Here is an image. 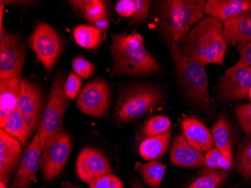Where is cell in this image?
<instances>
[{
	"label": "cell",
	"instance_id": "cell-36",
	"mask_svg": "<svg viewBox=\"0 0 251 188\" xmlns=\"http://www.w3.org/2000/svg\"><path fill=\"white\" fill-rule=\"evenodd\" d=\"M238 53L240 54V60L243 61L251 69V41L237 46Z\"/></svg>",
	"mask_w": 251,
	"mask_h": 188
},
{
	"label": "cell",
	"instance_id": "cell-15",
	"mask_svg": "<svg viewBox=\"0 0 251 188\" xmlns=\"http://www.w3.org/2000/svg\"><path fill=\"white\" fill-rule=\"evenodd\" d=\"M22 145L3 130H0V181L7 185L13 178L22 157Z\"/></svg>",
	"mask_w": 251,
	"mask_h": 188
},
{
	"label": "cell",
	"instance_id": "cell-17",
	"mask_svg": "<svg viewBox=\"0 0 251 188\" xmlns=\"http://www.w3.org/2000/svg\"><path fill=\"white\" fill-rule=\"evenodd\" d=\"M181 130L189 144L200 152L207 153L214 147L211 131L195 117L184 118L181 122Z\"/></svg>",
	"mask_w": 251,
	"mask_h": 188
},
{
	"label": "cell",
	"instance_id": "cell-33",
	"mask_svg": "<svg viewBox=\"0 0 251 188\" xmlns=\"http://www.w3.org/2000/svg\"><path fill=\"white\" fill-rule=\"evenodd\" d=\"M73 68L75 74L84 79H90L96 70L95 65L82 56H76L73 59Z\"/></svg>",
	"mask_w": 251,
	"mask_h": 188
},
{
	"label": "cell",
	"instance_id": "cell-31",
	"mask_svg": "<svg viewBox=\"0 0 251 188\" xmlns=\"http://www.w3.org/2000/svg\"><path fill=\"white\" fill-rule=\"evenodd\" d=\"M204 166L210 169L227 171L232 167V161L218 148H213L204 155Z\"/></svg>",
	"mask_w": 251,
	"mask_h": 188
},
{
	"label": "cell",
	"instance_id": "cell-4",
	"mask_svg": "<svg viewBox=\"0 0 251 188\" xmlns=\"http://www.w3.org/2000/svg\"><path fill=\"white\" fill-rule=\"evenodd\" d=\"M166 95L161 87L150 84H136L124 89L119 97L115 121L128 124L140 119L163 106Z\"/></svg>",
	"mask_w": 251,
	"mask_h": 188
},
{
	"label": "cell",
	"instance_id": "cell-14",
	"mask_svg": "<svg viewBox=\"0 0 251 188\" xmlns=\"http://www.w3.org/2000/svg\"><path fill=\"white\" fill-rule=\"evenodd\" d=\"M76 172L83 182L89 185L102 175L111 174L112 169L108 158L101 151L85 148L77 157Z\"/></svg>",
	"mask_w": 251,
	"mask_h": 188
},
{
	"label": "cell",
	"instance_id": "cell-12",
	"mask_svg": "<svg viewBox=\"0 0 251 188\" xmlns=\"http://www.w3.org/2000/svg\"><path fill=\"white\" fill-rule=\"evenodd\" d=\"M22 114L32 134L40 124L43 112V97L40 88L30 81L23 79L17 109Z\"/></svg>",
	"mask_w": 251,
	"mask_h": 188
},
{
	"label": "cell",
	"instance_id": "cell-27",
	"mask_svg": "<svg viewBox=\"0 0 251 188\" xmlns=\"http://www.w3.org/2000/svg\"><path fill=\"white\" fill-rule=\"evenodd\" d=\"M103 32L95 27L80 25L75 28V40L84 49H95L102 42Z\"/></svg>",
	"mask_w": 251,
	"mask_h": 188
},
{
	"label": "cell",
	"instance_id": "cell-40",
	"mask_svg": "<svg viewBox=\"0 0 251 188\" xmlns=\"http://www.w3.org/2000/svg\"><path fill=\"white\" fill-rule=\"evenodd\" d=\"M248 97L249 101L251 102V87L250 88L249 92H248Z\"/></svg>",
	"mask_w": 251,
	"mask_h": 188
},
{
	"label": "cell",
	"instance_id": "cell-13",
	"mask_svg": "<svg viewBox=\"0 0 251 188\" xmlns=\"http://www.w3.org/2000/svg\"><path fill=\"white\" fill-rule=\"evenodd\" d=\"M42 148L39 133L36 131L32 141L23 153L16 174L10 188H28L36 178L41 166Z\"/></svg>",
	"mask_w": 251,
	"mask_h": 188
},
{
	"label": "cell",
	"instance_id": "cell-34",
	"mask_svg": "<svg viewBox=\"0 0 251 188\" xmlns=\"http://www.w3.org/2000/svg\"><path fill=\"white\" fill-rule=\"evenodd\" d=\"M90 188H125L121 179L113 174L102 175L89 184Z\"/></svg>",
	"mask_w": 251,
	"mask_h": 188
},
{
	"label": "cell",
	"instance_id": "cell-5",
	"mask_svg": "<svg viewBox=\"0 0 251 188\" xmlns=\"http://www.w3.org/2000/svg\"><path fill=\"white\" fill-rule=\"evenodd\" d=\"M169 45L176 74L186 95L201 107H209L211 97L204 66L185 54L174 41Z\"/></svg>",
	"mask_w": 251,
	"mask_h": 188
},
{
	"label": "cell",
	"instance_id": "cell-24",
	"mask_svg": "<svg viewBox=\"0 0 251 188\" xmlns=\"http://www.w3.org/2000/svg\"><path fill=\"white\" fill-rule=\"evenodd\" d=\"M1 129L11 136L16 138L21 142L23 148L26 147L32 134L25 123L22 114L15 110L11 113L2 124H0Z\"/></svg>",
	"mask_w": 251,
	"mask_h": 188
},
{
	"label": "cell",
	"instance_id": "cell-7",
	"mask_svg": "<svg viewBox=\"0 0 251 188\" xmlns=\"http://www.w3.org/2000/svg\"><path fill=\"white\" fill-rule=\"evenodd\" d=\"M73 149V138L65 131L55 134L48 141L42 153L41 170L45 180L58 177L66 166Z\"/></svg>",
	"mask_w": 251,
	"mask_h": 188
},
{
	"label": "cell",
	"instance_id": "cell-21",
	"mask_svg": "<svg viewBox=\"0 0 251 188\" xmlns=\"http://www.w3.org/2000/svg\"><path fill=\"white\" fill-rule=\"evenodd\" d=\"M251 7V0H208L204 8V15L222 21L241 13Z\"/></svg>",
	"mask_w": 251,
	"mask_h": 188
},
{
	"label": "cell",
	"instance_id": "cell-9",
	"mask_svg": "<svg viewBox=\"0 0 251 188\" xmlns=\"http://www.w3.org/2000/svg\"><path fill=\"white\" fill-rule=\"evenodd\" d=\"M26 52L21 39L16 34L0 29V80L21 75Z\"/></svg>",
	"mask_w": 251,
	"mask_h": 188
},
{
	"label": "cell",
	"instance_id": "cell-20",
	"mask_svg": "<svg viewBox=\"0 0 251 188\" xmlns=\"http://www.w3.org/2000/svg\"><path fill=\"white\" fill-rule=\"evenodd\" d=\"M21 75L12 76L0 82V122H4L17 109L21 93Z\"/></svg>",
	"mask_w": 251,
	"mask_h": 188
},
{
	"label": "cell",
	"instance_id": "cell-2",
	"mask_svg": "<svg viewBox=\"0 0 251 188\" xmlns=\"http://www.w3.org/2000/svg\"><path fill=\"white\" fill-rule=\"evenodd\" d=\"M180 48L201 66L224 65L227 51L224 24L213 17L203 18L182 41Z\"/></svg>",
	"mask_w": 251,
	"mask_h": 188
},
{
	"label": "cell",
	"instance_id": "cell-8",
	"mask_svg": "<svg viewBox=\"0 0 251 188\" xmlns=\"http://www.w3.org/2000/svg\"><path fill=\"white\" fill-rule=\"evenodd\" d=\"M29 44L46 71L50 72L63 52V42L57 32L50 25L39 23L29 36Z\"/></svg>",
	"mask_w": 251,
	"mask_h": 188
},
{
	"label": "cell",
	"instance_id": "cell-37",
	"mask_svg": "<svg viewBox=\"0 0 251 188\" xmlns=\"http://www.w3.org/2000/svg\"><path fill=\"white\" fill-rule=\"evenodd\" d=\"M131 188H145L138 179H133L131 183Z\"/></svg>",
	"mask_w": 251,
	"mask_h": 188
},
{
	"label": "cell",
	"instance_id": "cell-32",
	"mask_svg": "<svg viewBox=\"0 0 251 188\" xmlns=\"http://www.w3.org/2000/svg\"><path fill=\"white\" fill-rule=\"evenodd\" d=\"M235 116L244 134L251 136V104H242L236 107Z\"/></svg>",
	"mask_w": 251,
	"mask_h": 188
},
{
	"label": "cell",
	"instance_id": "cell-38",
	"mask_svg": "<svg viewBox=\"0 0 251 188\" xmlns=\"http://www.w3.org/2000/svg\"><path fill=\"white\" fill-rule=\"evenodd\" d=\"M63 188H79L78 187L73 185V184L70 183V182H63Z\"/></svg>",
	"mask_w": 251,
	"mask_h": 188
},
{
	"label": "cell",
	"instance_id": "cell-19",
	"mask_svg": "<svg viewBox=\"0 0 251 188\" xmlns=\"http://www.w3.org/2000/svg\"><path fill=\"white\" fill-rule=\"evenodd\" d=\"M70 2L77 12L95 27L102 31L108 29L109 20L105 2L100 0H77Z\"/></svg>",
	"mask_w": 251,
	"mask_h": 188
},
{
	"label": "cell",
	"instance_id": "cell-29",
	"mask_svg": "<svg viewBox=\"0 0 251 188\" xmlns=\"http://www.w3.org/2000/svg\"><path fill=\"white\" fill-rule=\"evenodd\" d=\"M238 173L246 180H251V138H245L238 145L235 156Z\"/></svg>",
	"mask_w": 251,
	"mask_h": 188
},
{
	"label": "cell",
	"instance_id": "cell-39",
	"mask_svg": "<svg viewBox=\"0 0 251 188\" xmlns=\"http://www.w3.org/2000/svg\"><path fill=\"white\" fill-rule=\"evenodd\" d=\"M0 188H8L6 184L4 183L2 181H0Z\"/></svg>",
	"mask_w": 251,
	"mask_h": 188
},
{
	"label": "cell",
	"instance_id": "cell-16",
	"mask_svg": "<svg viewBox=\"0 0 251 188\" xmlns=\"http://www.w3.org/2000/svg\"><path fill=\"white\" fill-rule=\"evenodd\" d=\"M224 36L227 44L238 46L251 41V7L224 23Z\"/></svg>",
	"mask_w": 251,
	"mask_h": 188
},
{
	"label": "cell",
	"instance_id": "cell-1",
	"mask_svg": "<svg viewBox=\"0 0 251 188\" xmlns=\"http://www.w3.org/2000/svg\"><path fill=\"white\" fill-rule=\"evenodd\" d=\"M109 50L114 60L111 76H151L160 70L156 59L145 48L143 37L138 32L111 34Z\"/></svg>",
	"mask_w": 251,
	"mask_h": 188
},
{
	"label": "cell",
	"instance_id": "cell-18",
	"mask_svg": "<svg viewBox=\"0 0 251 188\" xmlns=\"http://www.w3.org/2000/svg\"><path fill=\"white\" fill-rule=\"evenodd\" d=\"M170 159L176 166L199 168L204 166V155L189 144L184 134L176 135L170 151Z\"/></svg>",
	"mask_w": 251,
	"mask_h": 188
},
{
	"label": "cell",
	"instance_id": "cell-22",
	"mask_svg": "<svg viewBox=\"0 0 251 188\" xmlns=\"http://www.w3.org/2000/svg\"><path fill=\"white\" fill-rule=\"evenodd\" d=\"M173 137V130L161 135L145 138L141 143L140 155L146 161H151L162 158L169 149Z\"/></svg>",
	"mask_w": 251,
	"mask_h": 188
},
{
	"label": "cell",
	"instance_id": "cell-6",
	"mask_svg": "<svg viewBox=\"0 0 251 188\" xmlns=\"http://www.w3.org/2000/svg\"><path fill=\"white\" fill-rule=\"evenodd\" d=\"M65 82L63 73H58L55 76L47 103L42 112L38 132L43 151L48 141L55 134L63 131V120L69 107V99L65 92Z\"/></svg>",
	"mask_w": 251,
	"mask_h": 188
},
{
	"label": "cell",
	"instance_id": "cell-3",
	"mask_svg": "<svg viewBox=\"0 0 251 188\" xmlns=\"http://www.w3.org/2000/svg\"><path fill=\"white\" fill-rule=\"evenodd\" d=\"M204 0H167L159 3L162 32L168 43L184 40L190 29L204 18Z\"/></svg>",
	"mask_w": 251,
	"mask_h": 188
},
{
	"label": "cell",
	"instance_id": "cell-30",
	"mask_svg": "<svg viewBox=\"0 0 251 188\" xmlns=\"http://www.w3.org/2000/svg\"><path fill=\"white\" fill-rule=\"evenodd\" d=\"M228 179V174L223 170L210 169L184 188H220Z\"/></svg>",
	"mask_w": 251,
	"mask_h": 188
},
{
	"label": "cell",
	"instance_id": "cell-25",
	"mask_svg": "<svg viewBox=\"0 0 251 188\" xmlns=\"http://www.w3.org/2000/svg\"><path fill=\"white\" fill-rule=\"evenodd\" d=\"M211 134L216 148L232 161L233 154L232 150L230 128L224 116L220 117L211 127Z\"/></svg>",
	"mask_w": 251,
	"mask_h": 188
},
{
	"label": "cell",
	"instance_id": "cell-10",
	"mask_svg": "<svg viewBox=\"0 0 251 188\" xmlns=\"http://www.w3.org/2000/svg\"><path fill=\"white\" fill-rule=\"evenodd\" d=\"M251 87V69L239 60L225 72L219 83L218 98L223 102L242 101Z\"/></svg>",
	"mask_w": 251,
	"mask_h": 188
},
{
	"label": "cell",
	"instance_id": "cell-26",
	"mask_svg": "<svg viewBox=\"0 0 251 188\" xmlns=\"http://www.w3.org/2000/svg\"><path fill=\"white\" fill-rule=\"evenodd\" d=\"M135 167L148 186L158 188L164 177L167 166L155 160L145 164L136 162Z\"/></svg>",
	"mask_w": 251,
	"mask_h": 188
},
{
	"label": "cell",
	"instance_id": "cell-28",
	"mask_svg": "<svg viewBox=\"0 0 251 188\" xmlns=\"http://www.w3.org/2000/svg\"><path fill=\"white\" fill-rule=\"evenodd\" d=\"M172 122L169 117L164 115H156L151 117L141 127L136 136L144 139L165 134L170 130Z\"/></svg>",
	"mask_w": 251,
	"mask_h": 188
},
{
	"label": "cell",
	"instance_id": "cell-23",
	"mask_svg": "<svg viewBox=\"0 0 251 188\" xmlns=\"http://www.w3.org/2000/svg\"><path fill=\"white\" fill-rule=\"evenodd\" d=\"M151 5V1L148 0H120L115 5V11L124 18L146 22L149 20Z\"/></svg>",
	"mask_w": 251,
	"mask_h": 188
},
{
	"label": "cell",
	"instance_id": "cell-11",
	"mask_svg": "<svg viewBox=\"0 0 251 188\" xmlns=\"http://www.w3.org/2000/svg\"><path fill=\"white\" fill-rule=\"evenodd\" d=\"M111 103V90L108 82L97 79L89 82L77 96L76 104L81 112L100 117L105 115Z\"/></svg>",
	"mask_w": 251,
	"mask_h": 188
},
{
	"label": "cell",
	"instance_id": "cell-35",
	"mask_svg": "<svg viewBox=\"0 0 251 188\" xmlns=\"http://www.w3.org/2000/svg\"><path fill=\"white\" fill-rule=\"evenodd\" d=\"M82 87V80L74 73H70L65 82V92L69 100H75L79 95Z\"/></svg>",
	"mask_w": 251,
	"mask_h": 188
}]
</instances>
